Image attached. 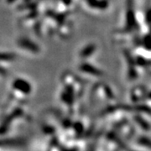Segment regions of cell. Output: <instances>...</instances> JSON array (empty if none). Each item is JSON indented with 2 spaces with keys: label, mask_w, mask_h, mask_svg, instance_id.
Returning a JSON list of instances; mask_svg holds the SVG:
<instances>
[{
  "label": "cell",
  "mask_w": 151,
  "mask_h": 151,
  "mask_svg": "<svg viewBox=\"0 0 151 151\" xmlns=\"http://www.w3.org/2000/svg\"><path fill=\"white\" fill-rule=\"evenodd\" d=\"M14 60V54L11 52H0V76H4L8 74Z\"/></svg>",
  "instance_id": "1"
}]
</instances>
